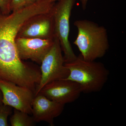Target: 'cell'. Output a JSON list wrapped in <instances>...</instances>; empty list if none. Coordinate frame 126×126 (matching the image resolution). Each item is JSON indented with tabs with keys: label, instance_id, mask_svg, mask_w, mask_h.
Listing matches in <instances>:
<instances>
[{
	"label": "cell",
	"instance_id": "cell-1",
	"mask_svg": "<svg viewBox=\"0 0 126 126\" xmlns=\"http://www.w3.org/2000/svg\"><path fill=\"white\" fill-rule=\"evenodd\" d=\"M53 6L52 0H39L9 15L3 14L0 10V79L15 82L29 73L30 64L21 59L17 52V33L28 19L49 12Z\"/></svg>",
	"mask_w": 126,
	"mask_h": 126
},
{
	"label": "cell",
	"instance_id": "cell-2",
	"mask_svg": "<svg viewBox=\"0 0 126 126\" xmlns=\"http://www.w3.org/2000/svg\"><path fill=\"white\" fill-rule=\"evenodd\" d=\"M74 25L78 33L73 44L84 59L94 61L103 57L110 47L106 28L87 19L77 20Z\"/></svg>",
	"mask_w": 126,
	"mask_h": 126
},
{
	"label": "cell",
	"instance_id": "cell-3",
	"mask_svg": "<svg viewBox=\"0 0 126 126\" xmlns=\"http://www.w3.org/2000/svg\"><path fill=\"white\" fill-rule=\"evenodd\" d=\"M69 71L65 79L77 83L82 93L98 92L103 88L109 75V71L103 63L84 60L81 54L70 63H65Z\"/></svg>",
	"mask_w": 126,
	"mask_h": 126
},
{
	"label": "cell",
	"instance_id": "cell-4",
	"mask_svg": "<svg viewBox=\"0 0 126 126\" xmlns=\"http://www.w3.org/2000/svg\"><path fill=\"white\" fill-rule=\"evenodd\" d=\"M77 0H58L52 9L54 20L55 34L60 42L65 63L72 62L77 56L73 50L69 39L70 16Z\"/></svg>",
	"mask_w": 126,
	"mask_h": 126
},
{
	"label": "cell",
	"instance_id": "cell-5",
	"mask_svg": "<svg viewBox=\"0 0 126 126\" xmlns=\"http://www.w3.org/2000/svg\"><path fill=\"white\" fill-rule=\"evenodd\" d=\"M62 52L59 40L55 36L53 46L41 63L40 81L36 86L34 96L47 84L55 80L65 79L68 77L69 71L65 66Z\"/></svg>",
	"mask_w": 126,
	"mask_h": 126
},
{
	"label": "cell",
	"instance_id": "cell-6",
	"mask_svg": "<svg viewBox=\"0 0 126 126\" xmlns=\"http://www.w3.org/2000/svg\"><path fill=\"white\" fill-rule=\"evenodd\" d=\"M0 89L3 104L32 114V101L34 97L33 91L10 81L1 79H0Z\"/></svg>",
	"mask_w": 126,
	"mask_h": 126
},
{
	"label": "cell",
	"instance_id": "cell-7",
	"mask_svg": "<svg viewBox=\"0 0 126 126\" xmlns=\"http://www.w3.org/2000/svg\"><path fill=\"white\" fill-rule=\"evenodd\" d=\"M55 36L54 20L51 10L28 19L20 28L16 37L46 39H54Z\"/></svg>",
	"mask_w": 126,
	"mask_h": 126
},
{
	"label": "cell",
	"instance_id": "cell-8",
	"mask_svg": "<svg viewBox=\"0 0 126 126\" xmlns=\"http://www.w3.org/2000/svg\"><path fill=\"white\" fill-rule=\"evenodd\" d=\"M81 93L78 84L65 79L55 80L47 84L39 93L50 100L65 105L76 101Z\"/></svg>",
	"mask_w": 126,
	"mask_h": 126
},
{
	"label": "cell",
	"instance_id": "cell-9",
	"mask_svg": "<svg viewBox=\"0 0 126 126\" xmlns=\"http://www.w3.org/2000/svg\"><path fill=\"white\" fill-rule=\"evenodd\" d=\"M54 38L45 39L16 37V46L20 58L22 60L30 59L41 64L53 46Z\"/></svg>",
	"mask_w": 126,
	"mask_h": 126
},
{
	"label": "cell",
	"instance_id": "cell-10",
	"mask_svg": "<svg viewBox=\"0 0 126 126\" xmlns=\"http://www.w3.org/2000/svg\"><path fill=\"white\" fill-rule=\"evenodd\" d=\"M64 107L39 93L32 101V117L35 123L44 121L54 126V119L61 115Z\"/></svg>",
	"mask_w": 126,
	"mask_h": 126
},
{
	"label": "cell",
	"instance_id": "cell-11",
	"mask_svg": "<svg viewBox=\"0 0 126 126\" xmlns=\"http://www.w3.org/2000/svg\"><path fill=\"white\" fill-rule=\"evenodd\" d=\"M10 120L12 126H33L35 123L29 114L16 109H14Z\"/></svg>",
	"mask_w": 126,
	"mask_h": 126
},
{
	"label": "cell",
	"instance_id": "cell-12",
	"mask_svg": "<svg viewBox=\"0 0 126 126\" xmlns=\"http://www.w3.org/2000/svg\"><path fill=\"white\" fill-rule=\"evenodd\" d=\"M12 113V108L4 104H0V126H9L7 119Z\"/></svg>",
	"mask_w": 126,
	"mask_h": 126
},
{
	"label": "cell",
	"instance_id": "cell-13",
	"mask_svg": "<svg viewBox=\"0 0 126 126\" xmlns=\"http://www.w3.org/2000/svg\"><path fill=\"white\" fill-rule=\"evenodd\" d=\"M12 0H0V10L5 15H9L11 13Z\"/></svg>",
	"mask_w": 126,
	"mask_h": 126
},
{
	"label": "cell",
	"instance_id": "cell-14",
	"mask_svg": "<svg viewBox=\"0 0 126 126\" xmlns=\"http://www.w3.org/2000/svg\"><path fill=\"white\" fill-rule=\"evenodd\" d=\"M25 6V0H12L11 5V12L17 11Z\"/></svg>",
	"mask_w": 126,
	"mask_h": 126
},
{
	"label": "cell",
	"instance_id": "cell-15",
	"mask_svg": "<svg viewBox=\"0 0 126 126\" xmlns=\"http://www.w3.org/2000/svg\"><path fill=\"white\" fill-rule=\"evenodd\" d=\"M79 0L81 2L83 10H86L88 1L89 0Z\"/></svg>",
	"mask_w": 126,
	"mask_h": 126
},
{
	"label": "cell",
	"instance_id": "cell-16",
	"mask_svg": "<svg viewBox=\"0 0 126 126\" xmlns=\"http://www.w3.org/2000/svg\"><path fill=\"white\" fill-rule=\"evenodd\" d=\"M25 1L26 6L33 4L35 1V0H25Z\"/></svg>",
	"mask_w": 126,
	"mask_h": 126
},
{
	"label": "cell",
	"instance_id": "cell-17",
	"mask_svg": "<svg viewBox=\"0 0 126 126\" xmlns=\"http://www.w3.org/2000/svg\"><path fill=\"white\" fill-rule=\"evenodd\" d=\"M2 93L0 89V104H2Z\"/></svg>",
	"mask_w": 126,
	"mask_h": 126
},
{
	"label": "cell",
	"instance_id": "cell-18",
	"mask_svg": "<svg viewBox=\"0 0 126 126\" xmlns=\"http://www.w3.org/2000/svg\"><path fill=\"white\" fill-rule=\"evenodd\" d=\"M38 0H35V1H38Z\"/></svg>",
	"mask_w": 126,
	"mask_h": 126
}]
</instances>
